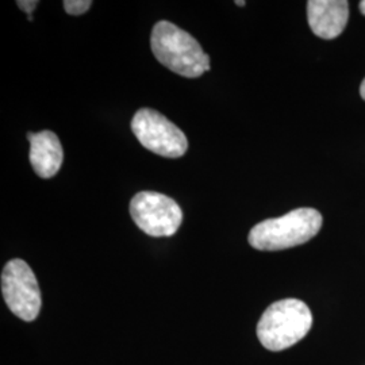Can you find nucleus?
Returning a JSON list of instances; mask_svg holds the SVG:
<instances>
[{"label":"nucleus","instance_id":"1","mask_svg":"<svg viewBox=\"0 0 365 365\" xmlns=\"http://www.w3.org/2000/svg\"><path fill=\"white\" fill-rule=\"evenodd\" d=\"M157 61L182 78H200L210 71V57L190 33L168 21L157 22L150 36Z\"/></svg>","mask_w":365,"mask_h":365},{"label":"nucleus","instance_id":"2","mask_svg":"<svg viewBox=\"0 0 365 365\" xmlns=\"http://www.w3.org/2000/svg\"><path fill=\"white\" fill-rule=\"evenodd\" d=\"M322 221L321 212L315 209L292 210L283 217L257 223L249 233V244L252 248L265 252L303 245L319 233Z\"/></svg>","mask_w":365,"mask_h":365},{"label":"nucleus","instance_id":"3","mask_svg":"<svg viewBox=\"0 0 365 365\" xmlns=\"http://www.w3.org/2000/svg\"><path fill=\"white\" fill-rule=\"evenodd\" d=\"M313 327V314L299 299L279 300L261 315L257 337L261 345L272 352H280L304 339Z\"/></svg>","mask_w":365,"mask_h":365},{"label":"nucleus","instance_id":"4","mask_svg":"<svg viewBox=\"0 0 365 365\" xmlns=\"http://www.w3.org/2000/svg\"><path fill=\"white\" fill-rule=\"evenodd\" d=\"M131 130L145 149L158 156L179 158L188 149L185 134L168 118L152 108H141L134 114Z\"/></svg>","mask_w":365,"mask_h":365},{"label":"nucleus","instance_id":"5","mask_svg":"<svg viewBox=\"0 0 365 365\" xmlns=\"http://www.w3.org/2000/svg\"><path fill=\"white\" fill-rule=\"evenodd\" d=\"M1 294L11 313L22 321L31 322L38 317L42 304L38 282L25 261L14 259L4 265Z\"/></svg>","mask_w":365,"mask_h":365},{"label":"nucleus","instance_id":"6","mask_svg":"<svg viewBox=\"0 0 365 365\" xmlns=\"http://www.w3.org/2000/svg\"><path fill=\"white\" fill-rule=\"evenodd\" d=\"M130 215L135 225L152 237H170L182 222L180 206L170 196L155 191H143L134 196Z\"/></svg>","mask_w":365,"mask_h":365},{"label":"nucleus","instance_id":"7","mask_svg":"<svg viewBox=\"0 0 365 365\" xmlns=\"http://www.w3.org/2000/svg\"><path fill=\"white\" fill-rule=\"evenodd\" d=\"M349 18L346 0H310L307 1V21L319 38L334 39L342 34Z\"/></svg>","mask_w":365,"mask_h":365},{"label":"nucleus","instance_id":"8","mask_svg":"<svg viewBox=\"0 0 365 365\" xmlns=\"http://www.w3.org/2000/svg\"><path fill=\"white\" fill-rule=\"evenodd\" d=\"M30 164L42 179H51L63 165L64 150L58 137L53 131L29 133Z\"/></svg>","mask_w":365,"mask_h":365},{"label":"nucleus","instance_id":"9","mask_svg":"<svg viewBox=\"0 0 365 365\" xmlns=\"http://www.w3.org/2000/svg\"><path fill=\"white\" fill-rule=\"evenodd\" d=\"M64 9L69 15H81L91 9V0H66Z\"/></svg>","mask_w":365,"mask_h":365},{"label":"nucleus","instance_id":"10","mask_svg":"<svg viewBox=\"0 0 365 365\" xmlns=\"http://www.w3.org/2000/svg\"><path fill=\"white\" fill-rule=\"evenodd\" d=\"M39 3L37 0H18L16 6L27 14V16L33 15V11L37 9Z\"/></svg>","mask_w":365,"mask_h":365},{"label":"nucleus","instance_id":"11","mask_svg":"<svg viewBox=\"0 0 365 365\" xmlns=\"http://www.w3.org/2000/svg\"><path fill=\"white\" fill-rule=\"evenodd\" d=\"M360 95H361V98L365 101V78L363 80L361 86H360Z\"/></svg>","mask_w":365,"mask_h":365},{"label":"nucleus","instance_id":"12","mask_svg":"<svg viewBox=\"0 0 365 365\" xmlns=\"http://www.w3.org/2000/svg\"><path fill=\"white\" fill-rule=\"evenodd\" d=\"M360 11L365 15V0L360 1Z\"/></svg>","mask_w":365,"mask_h":365},{"label":"nucleus","instance_id":"13","mask_svg":"<svg viewBox=\"0 0 365 365\" xmlns=\"http://www.w3.org/2000/svg\"><path fill=\"white\" fill-rule=\"evenodd\" d=\"M235 4H237V6H240V7H242V6H245L247 3H245V1H235Z\"/></svg>","mask_w":365,"mask_h":365}]
</instances>
